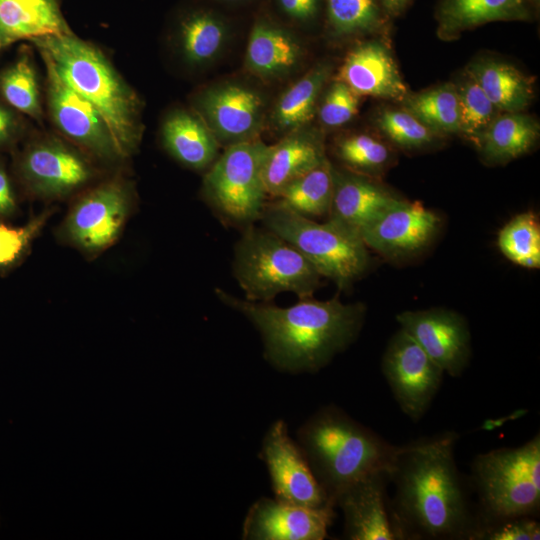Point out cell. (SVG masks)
Returning a JSON list of instances; mask_svg holds the SVG:
<instances>
[{"label": "cell", "mask_w": 540, "mask_h": 540, "mask_svg": "<svg viewBox=\"0 0 540 540\" xmlns=\"http://www.w3.org/2000/svg\"><path fill=\"white\" fill-rule=\"evenodd\" d=\"M219 299L243 313L260 330L268 359L279 368L315 371L344 350L358 335L365 316L361 303L344 304L301 298L282 308L236 298L216 290Z\"/></svg>", "instance_id": "cell-2"}, {"label": "cell", "mask_w": 540, "mask_h": 540, "mask_svg": "<svg viewBox=\"0 0 540 540\" xmlns=\"http://www.w3.org/2000/svg\"><path fill=\"white\" fill-rule=\"evenodd\" d=\"M71 33L56 0H0L3 45Z\"/></svg>", "instance_id": "cell-22"}, {"label": "cell", "mask_w": 540, "mask_h": 540, "mask_svg": "<svg viewBox=\"0 0 540 540\" xmlns=\"http://www.w3.org/2000/svg\"><path fill=\"white\" fill-rule=\"evenodd\" d=\"M325 160L321 142L308 134H292L269 146L263 167L267 194L276 197L285 186Z\"/></svg>", "instance_id": "cell-23"}, {"label": "cell", "mask_w": 540, "mask_h": 540, "mask_svg": "<svg viewBox=\"0 0 540 540\" xmlns=\"http://www.w3.org/2000/svg\"><path fill=\"white\" fill-rule=\"evenodd\" d=\"M538 134L534 119L520 112H505L491 121L477 143L487 160L503 163L528 152Z\"/></svg>", "instance_id": "cell-26"}, {"label": "cell", "mask_w": 540, "mask_h": 540, "mask_svg": "<svg viewBox=\"0 0 540 540\" xmlns=\"http://www.w3.org/2000/svg\"><path fill=\"white\" fill-rule=\"evenodd\" d=\"M266 229L280 236L340 289L352 285L367 270L368 248L358 232L334 221L318 223L278 203L264 207L260 217Z\"/></svg>", "instance_id": "cell-6"}, {"label": "cell", "mask_w": 540, "mask_h": 540, "mask_svg": "<svg viewBox=\"0 0 540 540\" xmlns=\"http://www.w3.org/2000/svg\"><path fill=\"white\" fill-rule=\"evenodd\" d=\"M13 191L6 173L0 168V216L7 215L15 209Z\"/></svg>", "instance_id": "cell-42"}, {"label": "cell", "mask_w": 540, "mask_h": 540, "mask_svg": "<svg viewBox=\"0 0 540 540\" xmlns=\"http://www.w3.org/2000/svg\"><path fill=\"white\" fill-rule=\"evenodd\" d=\"M282 10L290 17L306 21L315 17L321 0H278Z\"/></svg>", "instance_id": "cell-41"}, {"label": "cell", "mask_w": 540, "mask_h": 540, "mask_svg": "<svg viewBox=\"0 0 540 540\" xmlns=\"http://www.w3.org/2000/svg\"><path fill=\"white\" fill-rule=\"evenodd\" d=\"M441 225L437 213L420 202L398 199L366 223L359 235L367 248L387 258H400L424 249Z\"/></svg>", "instance_id": "cell-12"}, {"label": "cell", "mask_w": 540, "mask_h": 540, "mask_svg": "<svg viewBox=\"0 0 540 540\" xmlns=\"http://www.w3.org/2000/svg\"><path fill=\"white\" fill-rule=\"evenodd\" d=\"M472 480L480 505L475 535L486 526L535 515L540 505L539 434L519 447L478 455Z\"/></svg>", "instance_id": "cell-5"}, {"label": "cell", "mask_w": 540, "mask_h": 540, "mask_svg": "<svg viewBox=\"0 0 540 540\" xmlns=\"http://www.w3.org/2000/svg\"><path fill=\"white\" fill-rule=\"evenodd\" d=\"M268 148L259 140L232 143L206 175L207 195L227 219L250 223L261 217L267 195L263 167Z\"/></svg>", "instance_id": "cell-8"}, {"label": "cell", "mask_w": 540, "mask_h": 540, "mask_svg": "<svg viewBox=\"0 0 540 540\" xmlns=\"http://www.w3.org/2000/svg\"><path fill=\"white\" fill-rule=\"evenodd\" d=\"M338 80L359 96L397 101L408 97L407 87L390 51L377 40L363 42L347 54Z\"/></svg>", "instance_id": "cell-18"}, {"label": "cell", "mask_w": 540, "mask_h": 540, "mask_svg": "<svg viewBox=\"0 0 540 540\" xmlns=\"http://www.w3.org/2000/svg\"><path fill=\"white\" fill-rule=\"evenodd\" d=\"M333 191V169L326 159L285 186L276 203L308 218L328 215Z\"/></svg>", "instance_id": "cell-28"}, {"label": "cell", "mask_w": 540, "mask_h": 540, "mask_svg": "<svg viewBox=\"0 0 540 540\" xmlns=\"http://www.w3.org/2000/svg\"><path fill=\"white\" fill-rule=\"evenodd\" d=\"M467 72L496 109L520 112L533 98L532 80L510 64L484 60L472 64Z\"/></svg>", "instance_id": "cell-24"}, {"label": "cell", "mask_w": 540, "mask_h": 540, "mask_svg": "<svg viewBox=\"0 0 540 540\" xmlns=\"http://www.w3.org/2000/svg\"><path fill=\"white\" fill-rule=\"evenodd\" d=\"M336 153L350 167L369 172L383 169L391 157L384 143L366 134L341 139L337 143Z\"/></svg>", "instance_id": "cell-36"}, {"label": "cell", "mask_w": 540, "mask_h": 540, "mask_svg": "<svg viewBox=\"0 0 540 540\" xmlns=\"http://www.w3.org/2000/svg\"><path fill=\"white\" fill-rule=\"evenodd\" d=\"M328 75L329 67L319 65L281 96L274 111L280 129L295 130L313 118L318 95Z\"/></svg>", "instance_id": "cell-29"}, {"label": "cell", "mask_w": 540, "mask_h": 540, "mask_svg": "<svg viewBox=\"0 0 540 540\" xmlns=\"http://www.w3.org/2000/svg\"><path fill=\"white\" fill-rule=\"evenodd\" d=\"M387 17L378 0H327L328 23L339 35L383 31Z\"/></svg>", "instance_id": "cell-32"}, {"label": "cell", "mask_w": 540, "mask_h": 540, "mask_svg": "<svg viewBox=\"0 0 540 540\" xmlns=\"http://www.w3.org/2000/svg\"><path fill=\"white\" fill-rule=\"evenodd\" d=\"M234 270L247 299L263 302L281 292L312 297L322 277L289 242L255 227H249L236 246Z\"/></svg>", "instance_id": "cell-7"}, {"label": "cell", "mask_w": 540, "mask_h": 540, "mask_svg": "<svg viewBox=\"0 0 540 540\" xmlns=\"http://www.w3.org/2000/svg\"><path fill=\"white\" fill-rule=\"evenodd\" d=\"M225 37V26L210 13L191 14L181 24L182 50L191 63L201 64L213 59L222 48Z\"/></svg>", "instance_id": "cell-33"}, {"label": "cell", "mask_w": 540, "mask_h": 540, "mask_svg": "<svg viewBox=\"0 0 540 540\" xmlns=\"http://www.w3.org/2000/svg\"><path fill=\"white\" fill-rule=\"evenodd\" d=\"M51 212H43L21 227L0 224V267L18 260L46 224Z\"/></svg>", "instance_id": "cell-38"}, {"label": "cell", "mask_w": 540, "mask_h": 540, "mask_svg": "<svg viewBox=\"0 0 540 540\" xmlns=\"http://www.w3.org/2000/svg\"><path fill=\"white\" fill-rule=\"evenodd\" d=\"M130 209L124 185L111 181L80 198L70 210L65 231L69 240L88 253L109 248L119 237Z\"/></svg>", "instance_id": "cell-10"}, {"label": "cell", "mask_w": 540, "mask_h": 540, "mask_svg": "<svg viewBox=\"0 0 540 540\" xmlns=\"http://www.w3.org/2000/svg\"><path fill=\"white\" fill-rule=\"evenodd\" d=\"M382 371L401 410L413 421H418L426 413L444 374L401 328L386 347Z\"/></svg>", "instance_id": "cell-9"}, {"label": "cell", "mask_w": 540, "mask_h": 540, "mask_svg": "<svg viewBox=\"0 0 540 540\" xmlns=\"http://www.w3.org/2000/svg\"><path fill=\"white\" fill-rule=\"evenodd\" d=\"M498 247L512 263L540 268V223L533 212L517 214L498 233Z\"/></svg>", "instance_id": "cell-31"}, {"label": "cell", "mask_w": 540, "mask_h": 540, "mask_svg": "<svg viewBox=\"0 0 540 540\" xmlns=\"http://www.w3.org/2000/svg\"><path fill=\"white\" fill-rule=\"evenodd\" d=\"M2 46H4V45H3V42H2L1 37H0V49L2 48Z\"/></svg>", "instance_id": "cell-45"}, {"label": "cell", "mask_w": 540, "mask_h": 540, "mask_svg": "<svg viewBox=\"0 0 540 540\" xmlns=\"http://www.w3.org/2000/svg\"><path fill=\"white\" fill-rule=\"evenodd\" d=\"M21 171L31 189L44 196H62L84 185L91 177L89 164L73 150L54 142L30 147Z\"/></svg>", "instance_id": "cell-17"}, {"label": "cell", "mask_w": 540, "mask_h": 540, "mask_svg": "<svg viewBox=\"0 0 540 540\" xmlns=\"http://www.w3.org/2000/svg\"><path fill=\"white\" fill-rule=\"evenodd\" d=\"M59 76L104 119L120 157L140 139L139 102L104 55L72 33L31 40Z\"/></svg>", "instance_id": "cell-4"}, {"label": "cell", "mask_w": 540, "mask_h": 540, "mask_svg": "<svg viewBox=\"0 0 540 540\" xmlns=\"http://www.w3.org/2000/svg\"><path fill=\"white\" fill-rule=\"evenodd\" d=\"M298 438L314 476L334 505L338 494L355 482L389 473L400 448L336 407L319 410L301 427Z\"/></svg>", "instance_id": "cell-3"}, {"label": "cell", "mask_w": 540, "mask_h": 540, "mask_svg": "<svg viewBox=\"0 0 540 540\" xmlns=\"http://www.w3.org/2000/svg\"><path fill=\"white\" fill-rule=\"evenodd\" d=\"M404 330L444 371L460 376L471 355L468 324L459 313L443 308L408 310L396 317Z\"/></svg>", "instance_id": "cell-11"}, {"label": "cell", "mask_w": 540, "mask_h": 540, "mask_svg": "<svg viewBox=\"0 0 540 540\" xmlns=\"http://www.w3.org/2000/svg\"><path fill=\"white\" fill-rule=\"evenodd\" d=\"M262 456L277 501L305 507L333 504L318 483L301 448L289 437L283 421L279 420L270 427L263 441Z\"/></svg>", "instance_id": "cell-13"}, {"label": "cell", "mask_w": 540, "mask_h": 540, "mask_svg": "<svg viewBox=\"0 0 540 540\" xmlns=\"http://www.w3.org/2000/svg\"><path fill=\"white\" fill-rule=\"evenodd\" d=\"M539 538V523L531 517H520L486 526L475 535L473 540H538Z\"/></svg>", "instance_id": "cell-40"}, {"label": "cell", "mask_w": 540, "mask_h": 540, "mask_svg": "<svg viewBox=\"0 0 540 540\" xmlns=\"http://www.w3.org/2000/svg\"><path fill=\"white\" fill-rule=\"evenodd\" d=\"M457 435L446 432L400 446L389 481L399 539H473L478 530L454 457Z\"/></svg>", "instance_id": "cell-1"}, {"label": "cell", "mask_w": 540, "mask_h": 540, "mask_svg": "<svg viewBox=\"0 0 540 540\" xmlns=\"http://www.w3.org/2000/svg\"><path fill=\"white\" fill-rule=\"evenodd\" d=\"M378 2L388 16H399L410 0H378Z\"/></svg>", "instance_id": "cell-44"}, {"label": "cell", "mask_w": 540, "mask_h": 540, "mask_svg": "<svg viewBox=\"0 0 540 540\" xmlns=\"http://www.w3.org/2000/svg\"><path fill=\"white\" fill-rule=\"evenodd\" d=\"M225 1H239V0H225Z\"/></svg>", "instance_id": "cell-46"}, {"label": "cell", "mask_w": 540, "mask_h": 540, "mask_svg": "<svg viewBox=\"0 0 540 540\" xmlns=\"http://www.w3.org/2000/svg\"><path fill=\"white\" fill-rule=\"evenodd\" d=\"M299 56L300 47L288 33L266 22L255 24L246 51L247 67L252 72L263 76L286 73Z\"/></svg>", "instance_id": "cell-27"}, {"label": "cell", "mask_w": 540, "mask_h": 540, "mask_svg": "<svg viewBox=\"0 0 540 540\" xmlns=\"http://www.w3.org/2000/svg\"><path fill=\"white\" fill-rule=\"evenodd\" d=\"M47 71L48 104L52 119L68 138L98 157H120L109 129L97 109L43 58Z\"/></svg>", "instance_id": "cell-14"}, {"label": "cell", "mask_w": 540, "mask_h": 540, "mask_svg": "<svg viewBox=\"0 0 540 540\" xmlns=\"http://www.w3.org/2000/svg\"><path fill=\"white\" fill-rule=\"evenodd\" d=\"M460 108V132L478 141L495 118V106L476 80L467 72L457 88Z\"/></svg>", "instance_id": "cell-35"}, {"label": "cell", "mask_w": 540, "mask_h": 540, "mask_svg": "<svg viewBox=\"0 0 540 540\" xmlns=\"http://www.w3.org/2000/svg\"><path fill=\"white\" fill-rule=\"evenodd\" d=\"M334 506L305 507L261 499L248 512L243 537L258 540H321L334 518Z\"/></svg>", "instance_id": "cell-15"}, {"label": "cell", "mask_w": 540, "mask_h": 540, "mask_svg": "<svg viewBox=\"0 0 540 540\" xmlns=\"http://www.w3.org/2000/svg\"><path fill=\"white\" fill-rule=\"evenodd\" d=\"M378 125L390 140L402 147H421L434 138V131L409 111L385 110L378 119Z\"/></svg>", "instance_id": "cell-37"}, {"label": "cell", "mask_w": 540, "mask_h": 540, "mask_svg": "<svg viewBox=\"0 0 540 540\" xmlns=\"http://www.w3.org/2000/svg\"><path fill=\"white\" fill-rule=\"evenodd\" d=\"M389 473L367 476L344 489L335 499L345 517V535L351 540L399 539L386 499Z\"/></svg>", "instance_id": "cell-16"}, {"label": "cell", "mask_w": 540, "mask_h": 540, "mask_svg": "<svg viewBox=\"0 0 540 540\" xmlns=\"http://www.w3.org/2000/svg\"><path fill=\"white\" fill-rule=\"evenodd\" d=\"M399 197L367 177L333 170V191L328 219L359 233Z\"/></svg>", "instance_id": "cell-20"}, {"label": "cell", "mask_w": 540, "mask_h": 540, "mask_svg": "<svg viewBox=\"0 0 540 540\" xmlns=\"http://www.w3.org/2000/svg\"><path fill=\"white\" fill-rule=\"evenodd\" d=\"M534 0H441L436 18L438 34L451 39L493 21L529 20Z\"/></svg>", "instance_id": "cell-21"}, {"label": "cell", "mask_w": 540, "mask_h": 540, "mask_svg": "<svg viewBox=\"0 0 540 540\" xmlns=\"http://www.w3.org/2000/svg\"><path fill=\"white\" fill-rule=\"evenodd\" d=\"M408 111L432 131L460 132V108L457 87L447 83L408 96Z\"/></svg>", "instance_id": "cell-30"}, {"label": "cell", "mask_w": 540, "mask_h": 540, "mask_svg": "<svg viewBox=\"0 0 540 540\" xmlns=\"http://www.w3.org/2000/svg\"><path fill=\"white\" fill-rule=\"evenodd\" d=\"M0 91L15 109L37 119L41 116L37 77L28 57L18 59L1 73Z\"/></svg>", "instance_id": "cell-34"}, {"label": "cell", "mask_w": 540, "mask_h": 540, "mask_svg": "<svg viewBox=\"0 0 540 540\" xmlns=\"http://www.w3.org/2000/svg\"><path fill=\"white\" fill-rule=\"evenodd\" d=\"M201 107L215 133L236 143L250 140L257 130L263 101L247 87L226 84L208 90L201 99Z\"/></svg>", "instance_id": "cell-19"}, {"label": "cell", "mask_w": 540, "mask_h": 540, "mask_svg": "<svg viewBox=\"0 0 540 540\" xmlns=\"http://www.w3.org/2000/svg\"><path fill=\"white\" fill-rule=\"evenodd\" d=\"M359 95L344 82L337 80L330 87L320 107V119L328 127L349 122L358 112Z\"/></svg>", "instance_id": "cell-39"}, {"label": "cell", "mask_w": 540, "mask_h": 540, "mask_svg": "<svg viewBox=\"0 0 540 540\" xmlns=\"http://www.w3.org/2000/svg\"><path fill=\"white\" fill-rule=\"evenodd\" d=\"M14 129L13 117L9 111L0 105V143L6 141Z\"/></svg>", "instance_id": "cell-43"}, {"label": "cell", "mask_w": 540, "mask_h": 540, "mask_svg": "<svg viewBox=\"0 0 540 540\" xmlns=\"http://www.w3.org/2000/svg\"><path fill=\"white\" fill-rule=\"evenodd\" d=\"M162 135L168 151L189 167L204 168L216 157L218 144L213 133L188 112L171 114L164 122Z\"/></svg>", "instance_id": "cell-25"}]
</instances>
